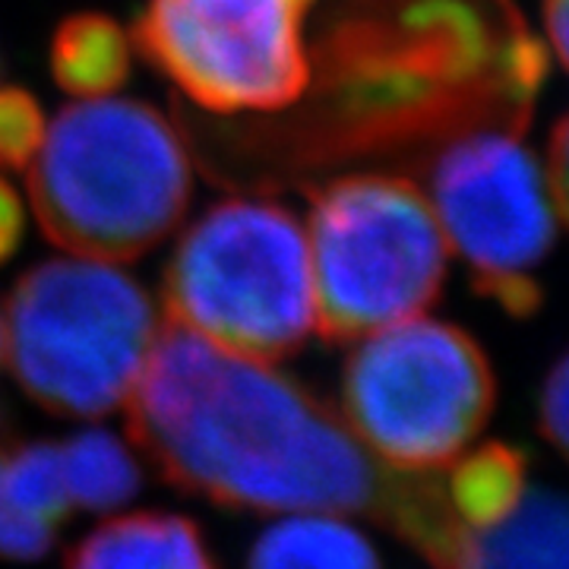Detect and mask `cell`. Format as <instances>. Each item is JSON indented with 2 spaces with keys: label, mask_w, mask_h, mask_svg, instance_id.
Wrapping results in <instances>:
<instances>
[{
  "label": "cell",
  "mask_w": 569,
  "mask_h": 569,
  "mask_svg": "<svg viewBox=\"0 0 569 569\" xmlns=\"http://www.w3.org/2000/svg\"><path fill=\"white\" fill-rule=\"evenodd\" d=\"M247 569H380V560L348 522L301 516L269 526L253 541Z\"/></svg>",
  "instance_id": "cell-14"
},
{
  "label": "cell",
  "mask_w": 569,
  "mask_h": 569,
  "mask_svg": "<svg viewBox=\"0 0 569 569\" xmlns=\"http://www.w3.org/2000/svg\"><path fill=\"white\" fill-rule=\"evenodd\" d=\"M310 7L313 0H146L133 44L206 111H284L310 89Z\"/></svg>",
  "instance_id": "cell-9"
},
{
  "label": "cell",
  "mask_w": 569,
  "mask_h": 569,
  "mask_svg": "<svg viewBox=\"0 0 569 569\" xmlns=\"http://www.w3.org/2000/svg\"><path fill=\"white\" fill-rule=\"evenodd\" d=\"M67 569H219L203 529L174 512L108 519L67 553Z\"/></svg>",
  "instance_id": "cell-10"
},
{
  "label": "cell",
  "mask_w": 569,
  "mask_h": 569,
  "mask_svg": "<svg viewBox=\"0 0 569 569\" xmlns=\"http://www.w3.org/2000/svg\"><path fill=\"white\" fill-rule=\"evenodd\" d=\"M168 323L250 361H284L313 332V272L298 216L266 197L209 206L162 276Z\"/></svg>",
  "instance_id": "cell-4"
},
{
  "label": "cell",
  "mask_w": 569,
  "mask_h": 569,
  "mask_svg": "<svg viewBox=\"0 0 569 569\" xmlns=\"http://www.w3.org/2000/svg\"><path fill=\"white\" fill-rule=\"evenodd\" d=\"M313 307L329 346L411 320L443 291L447 234L418 183L361 171L307 190Z\"/></svg>",
  "instance_id": "cell-6"
},
{
  "label": "cell",
  "mask_w": 569,
  "mask_h": 569,
  "mask_svg": "<svg viewBox=\"0 0 569 569\" xmlns=\"http://www.w3.org/2000/svg\"><path fill=\"white\" fill-rule=\"evenodd\" d=\"M0 358H3V320H0Z\"/></svg>",
  "instance_id": "cell-24"
},
{
  "label": "cell",
  "mask_w": 569,
  "mask_h": 569,
  "mask_svg": "<svg viewBox=\"0 0 569 569\" xmlns=\"http://www.w3.org/2000/svg\"><path fill=\"white\" fill-rule=\"evenodd\" d=\"M61 466L70 503L96 512L123 507L142 485L140 462L108 430L73 433L61 443Z\"/></svg>",
  "instance_id": "cell-16"
},
{
  "label": "cell",
  "mask_w": 569,
  "mask_h": 569,
  "mask_svg": "<svg viewBox=\"0 0 569 569\" xmlns=\"http://www.w3.org/2000/svg\"><path fill=\"white\" fill-rule=\"evenodd\" d=\"M569 0H545V32H548L550 48H553V58L560 67H567V39H569Z\"/></svg>",
  "instance_id": "cell-23"
},
{
  "label": "cell",
  "mask_w": 569,
  "mask_h": 569,
  "mask_svg": "<svg viewBox=\"0 0 569 569\" xmlns=\"http://www.w3.org/2000/svg\"><path fill=\"white\" fill-rule=\"evenodd\" d=\"M468 569H567V507L553 490L522 497L500 526L478 531Z\"/></svg>",
  "instance_id": "cell-12"
},
{
  "label": "cell",
  "mask_w": 569,
  "mask_h": 569,
  "mask_svg": "<svg viewBox=\"0 0 569 569\" xmlns=\"http://www.w3.org/2000/svg\"><path fill=\"white\" fill-rule=\"evenodd\" d=\"M567 396H569V365L560 355L550 367L541 402H538V430L557 452H567Z\"/></svg>",
  "instance_id": "cell-20"
},
{
  "label": "cell",
  "mask_w": 569,
  "mask_h": 569,
  "mask_svg": "<svg viewBox=\"0 0 569 569\" xmlns=\"http://www.w3.org/2000/svg\"><path fill=\"white\" fill-rule=\"evenodd\" d=\"M22 203L17 190L0 178V266L7 263L22 241Z\"/></svg>",
  "instance_id": "cell-22"
},
{
  "label": "cell",
  "mask_w": 569,
  "mask_h": 569,
  "mask_svg": "<svg viewBox=\"0 0 569 569\" xmlns=\"http://www.w3.org/2000/svg\"><path fill=\"white\" fill-rule=\"evenodd\" d=\"M377 522L433 569H468L478 531L468 529L449 507L437 471H392Z\"/></svg>",
  "instance_id": "cell-11"
},
{
  "label": "cell",
  "mask_w": 569,
  "mask_h": 569,
  "mask_svg": "<svg viewBox=\"0 0 569 569\" xmlns=\"http://www.w3.org/2000/svg\"><path fill=\"white\" fill-rule=\"evenodd\" d=\"M310 156L512 130L548 82V48L509 0H346L317 48Z\"/></svg>",
  "instance_id": "cell-2"
},
{
  "label": "cell",
  "mask_w": 569,
  "mask_h": 569,
  "mask_svg": "<svg viewBox=\"0 0 569 569\" xmlns=\"http://www.w3.org/2000/svg\"><path fill=\"white\" fill-rule=\"evenodd\" d=\"M545 181L550 190V203L560 219H567V168H569V121L557 118L548 140V156H545Z\"/></svg>",
  "instance_id": "cell-21"
},
{
  "label": "cell",
  "mask_w": 569,
  "mask_h": 569,
  "mask_svg": "<svg viewBox=\"0 0 569 569\" xmlns=\"http://www.w3.org/2000/svg\"><path fill=\"white\" fill-rule=\"evenodd\" d=\"M497 377L462 326L411 317L365 336L342 367V418L392 471H440L488 425Z\"/></svg>",
  "instance_id": "cell-7"
},
{
  "label": "cell",
  "mask_w": 569,
  "mask_h": 569,
  "mask_svg": "<svg viewBox=\"0 0 569 569\" xmlns=\"http://www.w3.org/2000/svg\"><path fill=\"white\" fill-rule=\"evenodd\" d=\"M10 430L0 418V468H3V452L10 443ZM54 545V529L32 522V519H22L20 512L7 507L3 500V490H0V557L7 560H39Z\"/></svg>",
  "instance_id": "cell-19"
},
{
  "label": "cell",
  "mask_w": 569,
  "mask_h": 569,
  "mask_svg": "<svg viewBox=\"0 0 569 569\" xmlns=\"http://www.w3.org/2000/svg\"><path fill=\"white\" fill-rule=\"evenodd\" d=\"M156 307L133 276L102 260H48L7 301V361L20 389L61 418L123 406L156 342Z\"/></svg>",
  "instance_id": "cell-5"
},
{
  "label": "cell",
  "mask_w": 569,
  "mask_h": 569,
  "mask_svg": "<svg viewBox=\"0 0 569 569\" xmlns=\"http://www.w3.org/2000/svg\"><path fill=\"white\" fill-rule=\"evenodd\" d=\"M51 77L70 96L99 99L121 89L130 77V41L102 13L63 20L51 39Z\"/></svg>",
  "instance_id": "cell-13"
},
{
  "label": "cell",
  "mask_w": 569,
  "mask_h": 569,
  "mask_svg": "<svg viewBox=\"0 0 569 569\" xmlns=\"http://www.w3.org/2000/svg\"><path fill=\"white\" fill-rule=\"evenodd\" d=\"M0 490L13 512L54 531L73 509L67 497V485H63L58 443L10 437L7 452H3V468H0Z\"/></svg>",
  "instance_id": "cell-17"
},
{
  "label": "cell",
  "mask_w": 569,
  "mask_h": 569,
  "mask_svg": "<svg viewBox=\"0 0 569 569\" xmlns=\"http://www.w3.org/2000/svg\"><path fill=\"white\" fill-rule=\"evenodd\" d=\"M427 178L433 216L471 266L475 291L509 317H535L545 301L535 269L563 219L529 146L512 130H468L433 156Z\"/></svg>",
  "instance_id": "cell-8"
},
{
  "label": "cell",
  "mask_w": 569,
  "mask_h": 569,
  "mask_svg": "<svg viewBox=\"0 0 569 569\" xmlns=\"http://www.w3.org/2000/svg\"><path fill=\"white\" fill-rule=\"evenodd\" d=\"M193 162L174 123L133 99L67 104L29 162V200L51 244L137 260L181 224Z\"/></svg>",
  "instance_id": "cell-3"
},
{
  "label": "cell",
  "mask_w": 569,
  "mask_h": 569,
  "mask_svg": "<svg viewBox=\"0 0 569 569\" xmlns=\"http://www.w3.org/2000/svg\"><path fill=\"white\" fill-rule=\"evenodd\" d=\"M44 140V114L32 92L20 86L0 89V168L22 171Z\"/></svg>",
  "instance_id": "cell-18"
},
{
  "label": "cell",
  "mask_w": 569,
  "mask_h": 569,
  "mask_svg": "<svg viewBox=\"0 0 569 569\" xmlns=\"http://www.w3.org/2000/svg\"><path fill=\"white\" fill-rule=\"evenodd\" d=\"M526 468L529 456L509 443H485L468 452L449 471L443 490L449 507L471 531H488L509 519L526 497Z\"/></svg>",
  "instance_id": "cell-15"
},
{
  "label": "cell",
  "mask_w": 569,
  "mask_h": 569,
  "mask_svg": "<svg viewBox=\"0 0 569 569\" xmlns=\"http://www.w3.org/2000/svg\"><path fill=\"white\" fill-rule=\"evenodd\" d=\"M123 402L133 447L187 497L247 512L380 516L392 471L367 456L342 411L266 361L168 323Z\"/></svg>",
  "instance_id": "cell-1"
}]
</instances>
